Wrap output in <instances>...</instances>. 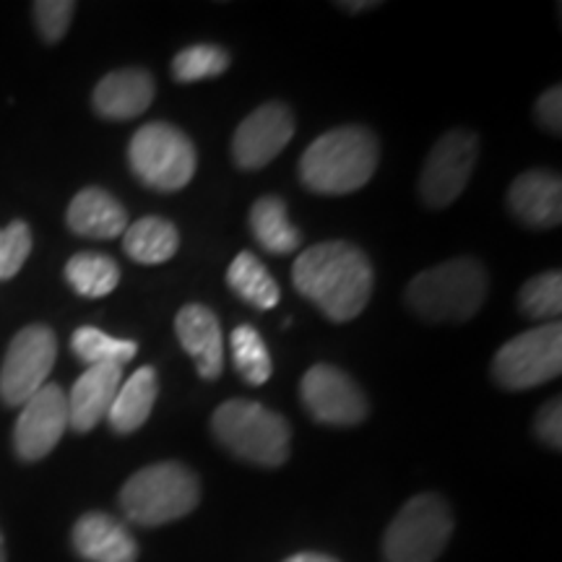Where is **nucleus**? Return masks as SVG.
<instances>
[{
	"instance_id": "nucleus-1",
	"label": "nucleus",
	"mask_w": 562,
	"mask_h": 562,
	"mask_svg": "<svg viewBox=\"0 0 562 562\" xmlns=\"http://www.w3.org/2000/svg\"><path fill=\"white\" fill-rule=\"evenodd\" d=\"M294 290L334 323L355 321L372 294L370 258L357 245L331 240L302 250L292 266Z\"/></svg>"
},
{
	"instance_id": "nucleus-2",
	"label": "nucleus",
	"mask_w": 562,
	"mask_h": 562,
	"mask_svg": "<svg viewBox=\"0 0 562 562\" xmlns=\"http://www.w3.org/2000/svg\"><path fill=\"white\" fill-rule=\"evenodd\" d=\"M381 161L375 133L362 125H341L323 133L300 159V180L318 195H347L370 182Z\"/></svg>"
},
{
	"instance_id": "nucleus-3",
	"label": "nucleus",
	"mask_w": 562,
	"mask_h": 562,
	"mask_svg": "<svg viewBox=\"0 0 562 562\" xmlns=\"http://www.w3.org/2000/svg\"><path fill=\"white\" fill-rule=\"evenodd\" d=\"M487 271L476 258H453L412 279L406 302L422 321L463 323L484 305Z\"/></svg>"
},
{
	"instance_id": "nucleus-4",
	"label": "nucleus",
	"mask_w": 562,
	"mask_h": 562,
	"mask_svg": "<svg viewBox=\"0 0 562 562\" xmlns=\"http://www.w3.org/2000/svg\"><path fill=\"white\" fill-rule=\"evenodd\" d=\"M211 430L229 453L256 467L277 469L290 459V422L258 402H224L211 417Z\"/></svg>"
},
{
	"instance_id": "nucleus-5",
	"label": "nucleus",
	"mask_w": 562,
	"mask_h": 562,
	"mask_svg": "<svg viewBox=\"0 0 562 562\" xmlns=\"http://www.w3.org/2000/svg\"><path fill=\"white\" fill-rule=\"evenodd\" d=\"M201 501V484L186 463L161 461L144 467L121 490L125 518L138 526H161L186 518Z\"/></svg>"
},
{
	"instance_id": "nucleus-6",
	"label": "nucleus",
	"mask_w": 562,
	"mask_h": 562,
	"mask_svg": "<svg viewBox=\"0 0 562 562\" xmlns=\"http://www.w3.org/2000/svg\"><path fill=\"white\" fill-rule=\"evenodd\" d=\"M128 165L146 188L175 193L195 175V146L170 123H146L128 144Z\"/></svg>"
},
{
	"instance_id": "nucleus-7",
	"label": "nucleus",
	"mask_w": 562,
	"mask_h": 562,
	"mask_svg": "<svg viewBox=\"0 0 562 562\" xmlns=\"http://www.w3.org/2000/svg\"><path fill=\"white\" fill-rule=\"evenodd\" d=\"M453 533V516L440 495L425 492L396 513L383 537L385 562H435Z\"/></svg>"
},
{
	"instance_id": "nucleus-8",
	"label": "nucleus",
	"mask_w": 562,
	"mask_h": 562,
	"mask_svg": "<svg viewBox=\"0 0 562 562\" xmlns=\"http://www.w3.org/2000/svg\"><path fill=\"white\" fill-rule=\"evenodd\" d=\"M562 372V326L542 323L505 341L492 360V378L505 391L537 389Z\"/></svg>"
},
{
	"instance_id": "nucleus-9",
	"label": "nucleus",
	"mask_w": 562,
	"mask_h": 562,
	"mask_svg": "<svg viewBox=\"0 0 562 562\" xmlns=\"http://www.w3.org/2000/svg\"><path fill=\"white\" fill-rule=\"evenodd\" d=\"M55 357H58V339L53 328L34 323L21 328L13 336L9 351H5L3 368H0V398L5 406H24L47 385Z\"/></svg>"
},
{
	"instance_id": "nucleus-10",
	"label": "nucleus",
	"mask_w": 562,
	"mask_h": 562,
	"mask_svg": "<svg viewBox=\"0 0 562 562\" xmlns=\"http://www.w3.org/2000/svg\"><path fill=\"white\" fill-rule=\"evenodd\" d=\"M480 138L472 131H451L440 136L422 167L419 195L427 206L446 209L459 199L472 180Z\"/></svg>"
},
{
	"instance_id": "nucleus-11",
	"label": "nucleus",
	"mask_w": 562,
	"mask_h": 562,
	"mask_svg": "<svg viewBox=\"0 0 562 562\" xmlns=\"http://www.w3.org/2000/svg\"><path fill=\"white\" fill-rule=\"evenodd\" d=\"M300 398L315 422L331 427H355L368 417V398L347 372L334 364H313L300 383Z\"/></svg>"
},
{
	"instance_id": "nucleus-12",
	"label": "nucleus",
	"mask_w": 562,
	"mask_h": 562,
	"mask_svg": "<svg viewBox=\"0 0 562 562\" xmlns=\"http://www.w3.org/2000/svg\"><path fill=\"white\" fill-rule=\"evenodd\" d=\"M68 430V396L58 383H47L21 406L13 430L19 459L40 461L58 446Z\"/></svg>"
},
{
	"instance_id": "nucleus-13",
	"label": "nucleus",
	"mask_w": 562,
	"mask_h": 562,
	"mask_svg": "<svg viewBox=\"0 0 562 562\" xmlns=\"http://www.w3.org/2000/svg\"><path fill=\"white\" fill-rule=\"evenodd\" d=\"M294 136V115L286 104L269 102L252 110L232 138V159L240 170H261L279 157Z\"/></svg>"
},
{
	"instance_id": "nucleus-14",
	"label": "nucleus",
	"mask_w": 562,
	"mask_h": 562,
	"mask_svg": "<svg viewBox=\"0 0 562 562\" xmlns=\"http://www.w3.org/2000/svg\"><path fill=\"white\" fill-rule=\"evenodd\" d=\"M175 334L182 349L193 357L203 381H216L224 370V339L216 313L206 305L191 302L175 315Z\"/></svg>"
},
{
	"instance_id": "nucleus-15",
	"label": "nucleus",
	"mask_w": 562,
	"mask_h": 562,
	"mask_svg": "<svg viewBox=\"0 0 562 562\" xmlns=\"http://www.w3.org/2000/svg\"><path fill=\"white\" fill-rule=\"evenodd\" d=\"M121 383V364H94L83 370V375L68 393V427H74L76 432L94 430L102 419H108Z\"/></svg>"
},
{
	"instance_id": "nucleus-16",
	"label": "nucleus",
	"mask_w": 562,
	"mask_h": 562,
	"mask_svg": "<svg viewBox=\"0 0 562 562\" xmlns=\"http://www.w3.org/2000/svg\"><path fill=\"white\" fill-rule=\"evenodd\" d=\"M508 206L529 227H558L562 220L560 175L550 170H529L518 175L508 191Z\"/></svg>"
},
{
	"instance_id": "nucleus-17",
	"label": "nucleus",
	"mask_w": 562,
	"mask_h": 562,
	"mask_svg": "<svg viewBox=\"0 0 562 562\" xmlns=\"http://www.w3.org/2000/svg\"><path fill=\"white\" fill-rule=\"evenodd\" d=\"M74 550L87 562H136L138 544L131 531L108 516V513L91 510L76 521L70 533Z\"/></svg>"
},
{
	"instance_id": "nucleus-18",
	"label": "nucleus",
	"mask_w": 562,
	"mask_h": 562,
	"mask_svg": "<svg viewBox=\"0 0 562 562\" xmlns=\"http://www.w3.org/2000/svg\"><path fill=\"white\" fill-rule=\"evenodd\" d=\"M154 94H157V89H154V79L146 70L123 68L112 70L97 83L91 102L108 121H133L140 112L149 110Z\"/></svg>"
},
{
	"instance_id": "nucleus-19",
	"label": "nucleus",
	"mask_w": 562,
	"mask_h": 562,
	"mask_svg": "<svg viewBox=\"0 0 562 562\" xmlns=\"http://www.w3.org/2000/svg\"><path fill=\"white\" fill-rule=\"evenodd\" d=\"M70 232L91 240H115L128 229V211L123 203L102 188H87L68 206Z\"/></svg>"
},
{
	"instance_id": "nucleus-20",
	"label": "nucleus",
	"mask_w": 562,
	"mask_h": 562,
	"mask_svg": "<svg viewBox=\"0 0 562 562\" xmlns=\"http://www.w3.org/2000/svg\"><path fill=\"white\" fill-rule=\"evenodd\" d=\"M157 393L159 383L154 368L146 364V368H138L133 372L128 381L121 383L115 402H112L108 412V422L112 430L117 435H131L136 432L138 427H144L146 419L151 417Z\"/></svg>"
},
{
	"instance_id": "nucleus-21",
	"label": "nucleus",
	"mask_w": 562,
	"mask_h": 562,
	"mask_svg": "<svg viewBox=\"0 0 562 562\" xmlns=\"http://www.w3.org/2000/svg\"><path fill=\"white\" fill-rule=\"evenodd\" d=\"M180 248V232L165 216H144L123 232V250L144 266L167 263Z\"/></svg>"
},
{
	"instance_id": "nucleus-22",
	"label": "nucleus",
	"mask_w": 562,
	"mask_h": 562,
	"mask_svg": "<svg viewBox=\"0 0 562 562\" xmlns=\"http://www.w3.org/2000/svg\"><path fill=\"white\" fill-rule=\"evenodd\" d=\"M250 229L256 235V240L261 243V248L273 252V256L294 252L302 243L300 229L290 222L286 203L279 195H263V199L252 203Z\"/></svg>"
},
{
	"instance_id": "nucleus-23",
	"label": "nucleus",
	"mask_w": 562,
	"mask_h": 562,
	"mask_svg": "<svg viewBox=\"0 0 562 562\" xmlns=\"http://www.w3.org/2000/svg\"><path fill=\"white\" fill-rule=\"evenodd\" d=\"M227 284L237 297L258 307V311H271L279 302V286L269 269L252 256L250 250L237 252L235 261L227 269Z\"/></svg>"
},
{
	"instance_id": "nucleus-24",
	"label": "nucleus",
	"mask_w": 562,
	"mask_h": 562,
	"mask_svg": "<svg viewBox=\"0 0 562 562\" xmlns=\"http://www.w3.org/2000/svg\"><path fill=\"white\" fill-rule=\"evenodd\" d=\"M66 281L81 297L100 300L121 284V266L102 252H76L66 263Z\"/></svg>"
},
{
	"instance_id": "nucleus-25",
	"label": "nucleus",
	"mask_w": 562,
	"mask_h": 562,
	"mask_svg": "<svg viewBox=\"0 0 562 562\" xmlns=\"http://www.w3.org/2000/svg\"><path fill=\"white\" fill-rule=\"evenodd\" d=\"M70 349L89 368H94V364H121L123 368L125 362L136 357L138 344L131 339H115V336L104 334L94 326H81L70 336Z\"/></svg>"
},
{
	"instance_id": "nucleus-26",
	"label": "nucleus",
	"mask_w": 562,
	"mask_h": 562,
	"mask_svg": "<svg viewBox=\"0 0 562 562\" xmlns=\"http://www.w3.org/2000/svg\"><path fill=\"white\" fill-rule=\"evenodd\" d=\"M232 360H235V370L240 372L243 381L248 385H263L271 381L273 362L269 355V347L261 339V334L252 326H237L229 339Z\"/></svg>"
},
{
	"instance_id": "nucleus-27",
	"label": "nucleus",
	"mask_w": 562,
	"mask_h": 562,
	"mask_svg": "<svg viewBox=\"0 0 562 562\" xmlns=\"http://www.w3.org/2000/svg\"><path fill=\"white\" fill-rule=\"evenodd\" d=\"M229 68V53L216 45H191L180 50L172 60V79L180 83H195L220 79Z\"/></svg>"
},
{
	"instance_id": "nucleus-28",
	"label": "nucleus",
	"mask_w": 562,
	"mask_h": 562,
	"mask_svg": "<svg viewBox=\"0 0 562 562\" xmlns=\"http://www.w3.org/2000/svg\"><path fill=\"white\" fill-rule=\"evenodd\" d=\"M518 307L526 318L550 321L558 318L562 311V273L547 271L529 279L518 294Z\"/></svg>"
},
{
	"instance_id": "nucleus-29",
	"label": "nucleus",
	"mask_w": 562,
	"mask_h": 562,
	"mask_svg": "<svg viewBox=\"0 0 562 562\" xmlns=\"http://www.w3.org/2000/svg\"><path fill=\"white\" fill-rule=\"evenodd\" d=\"M32 252V229L26 222H11L0 229V281H9L21 271Z\"/></svg>"
},
{
	"instance_id": "nucleus-30",
	"label": "nucleus",
	"mask_w": 562,
	"mask_h": 562,
	"mask_svg": "<svg viewBox=\"0 0 562 562\" xmlns=\"http://www.w3.org/2000/svg\"><path fill=\"white\" fill-rule=\"evenodd\" d=\"M76 3L70 0H37L34 3V19H37L40 34L45 42H58L68 32L74 21Z\"/></svg>"
},
{
	"instance_id": "nucleus-31",
	"label": "nucleus",
	"mask_w": 562,
	"mask_h": 562,
	"mask_svg": "<svg viewBox=\"0 0 562 562\" xmlns=\"http://www.w3.org/2000/svg\"><path fill=\"white\" fill-rule=\"evenodd\" d=\"M533 430H537V435L547 442V446L554 448V451H560V446H562L560 398H552V402H547L542 409H539L537 419H533Z\"/></svg>"
},
{
	"instance_id": "nucleus-32",
	"label": "nucleus",
	"mask_w": 562,
	"mask_h": 562,
	"mask_svg": "<svg viewBox=\"0 0 562 562\" xmlns=\"http://www.w3.org/2000/svg\"><path fill=\"white\" fill-rule=\"evenodd\" d=\"M537 121L542 123V128L550 133L562 131V89L552 87L547 89L537 102Z\"/></svg>"
},
{
	"instance_id": "nucleus-33",
	"label": "nucleus",
	"mask_w": 562,
	"mask_h": 562,
	"mask_svg": "<svg viewBox=\"0 0 562 562\" xmlns=\"http://www.w3.org/2000/svg\"><path fill=\"white\" fill-rule=\"evenodd\" d=\"M284 562H339L334 560L331 554H321V552H297L292 558H286Z\"/></svg>"
},
{
	"instance_id": "nucleus-34",
	"label": "nucleus",
	"mask_w": 562,
	"mask_h": 562,
	"mask_svg": "<svg viewBox=\"0 0 562 562\" xmlns=\"http://www.w3.org/2000/svg\"><path fill=\"white\" fill-rule=\"evenodd\" d=\"M378 3H341L344 11H362V9H375Z\"/></svg>"
},
{
	"instance_id": "nucleus-35",
	"label": "nucleus",
	"mask_w": 562,
	"mask_h": 562,
	"mask_svg": "<svg viewBox=\"0 0 562 562\" xmlns=\"http://www.w3.org/2000/svg\"><path fill=\"white\" fill-rule=\"evenodd\" d=\"M0 562H5V544H3V533H0Z\"/></svg>"
}]
</instances>
